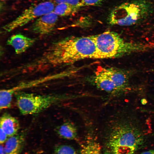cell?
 Here are the masks:
<instances>
[{"label":"cell","mask_w":154,"mask_h":154,"mask_svg":"<svg viewBox=\"0 0 154 154\" xmlns=\"http://www.w3.org/2000/svg\"><path fill=\"white\" fill-rule=\"evenodd\" d=\"M54 154H78L72 147L68 145H61L55 147Z\"/></svg>","instance_id":"15"},{"label":"cell","mask_w":154,"mask_h":154,"mask_svg":"<svg viewBox=\"0 0 154 154\" xmlns=\"http://www.w3.org/2000/svg\"><path fill=\"white\" fill-rule=\"evenodd\" d=\"M34 154V153H33V154Z\"/></svg>","instance_id":"23"},{"label":"cell","mask_w":154,"mask_h":154,"mask_svg":"<svg viewBox=\"0 0 154 154\" xmlns=\"http://www.w3.org/2000/svg\"><path fill=\"white\" fill-rule=\"evenodd\" d=\"M36 40L21 34L13 35L7 39L6 43L14 49L17 54H19L26 51L33 46Z\"/></svg>","instance_id":"10"},{"label":"cell","mask_w":154,"mask_h":154,"mask_svg":"<svg viewBox=\"0 0 154 154\" xmlns=\"http://www.w3.org/2000/svg\"><path fill=\"white\" fill-rule=\"evenodd\" d=\"M93 75L92 82L97 88L114 96H119L115 85L103 67H98Z\"/></svg>","instance_id":"9"},{"label":"cell","mask_w":154,"mask_h":154,"mask_svg":"<svg viewBox=\"0 0 154 154\" xmlns=\"http://www.w3.org/2000/svg\"><path fill=\"white\" fill-rule=\"evenodd\" d=\"M17 105L23 115H35L72 96L59 94L40 95L19 91L14 94Z\"/></svg>","instance_id":"5"},{"label":"cell","mask_w":154,"mask_h":154,"mask_svg":"<svg viewBox=\"0 0 154 154\" xmlns=\"http://www.w3.org/2000/svg\"><path fill=\"white\" fill-rule=\"evenodd\" d=\"M55 7L53 2L47 1L33 5L25 9L18 17L3 26V33L10 32L26 25L40 17L53 11Z\"/></svg>","instance_id":"6"},{"label":"cell","mask_w":154,"mask_h":154,"mask_svg":"<svg viewBox=\"0 0 154 154\" xmlns=\"http://www.w3.org/2000/svg\"><path fill=\"white\" fill-rule=\"evenodd\" d=\"M56 131L61 138L68 140L76 139L77 136V130L74 124L70 121H67L56 128Z\"/></svg>","instance_id":"13"},{"label":"cell","mask_w":154,"mask_h":154,"mask_svg":"<svg viewBox=\"0 0 154 154\" xmlns=\"http://www.w3.org/2000/svg\"><path fill=\"white\" fill-rule=\"evenodd\" d=\"M141 154H154V149L150 150L144 152Z\"/></svg>","instance_id":"21"},{"label":"cell","mask_w":154,"mask_h":154,"mask_svg":"<svg viewBox=\"0 0 154 154\" xmlns=\"http://www.w3.org/2000/svg\"><path fill=\"white\" fill-rule=\"evenodd\" d=\"M26 136L25 133L23 131L9 137L4 147L6 154H21L25 142Z\"/></svg>","instance_id":"11"},{"label":"cell","mask_w":154,"mask_h":154,"mask_svg":"<svg viewBox=\"0 0 154 154\" xmlns=\"http://www.w3.org/2000/svg\"><path fill=\"white\" fill-rule=\"evenodd\" d=\"M79 8L66 3L57 4L53 11L57 15L66 16L75 13Z\"/></svg>","instance_id":"14"},{"label":"cell","mask_w":154,"mask_h":154,"mask_svg":"<svg viewBox=\"0 0 154 154\" xmlns=\"http://www.w3.org/2000/svg\"><path fill=\"white\" fill-rule=\"evenodd\" d=\"M104 0H82L84 6H96L100 4Z\"/></svg>","instance_id":"18"},{"label":"cell","mask_w":154,"mask_h":154,"mask_svg":"<svg viewBox=\"0 0 154 154\" xmlns=\"http://www.w3.org/2000/svg\"><path fill=\"white\" fill-rule=\"evenodd\" d=\"M54 1L56 4L66 3L79 8L84 6L82 0H54Z\"/></svg>","instance_id":"17"},{"label":"cell","mask_w":154,"mask_h":154,"mask_svg":"<svg viewBox=\"0 0 154 154\" xmlns=\"http://www.w3.org/2000/svg\"><path fill=\"white\" fill-rule=\"evenodd\" d=\"M58 19V16L53 11L37 19L31 29L34 33L42 35L50 34L54 29Z\"/></svg>","instance_id":"8"},{"label":"cell","mask_w":154,"mask_h":154,"mask_svg":"<svg viewBox=\"0 0 154 154\" xmlns=\"http://www.w3.org/2000/svg\"><path fill=\"white\" fill-rule=\"evenodd\" d=\"M152 3L149 0H133L115 7L108 21L112 25L128 26L135 24L148 18L153 13Z\"/></svg>","instance_id":"4"},{"label":"cell","mask_w":154,"mask_h":154,"mask_svg":"<svg viewBox=\"0 0 154 154\" xmlns=\"http://www.w3.org/2000/svg\"><path fill=\"white\" fill-rule=\"evenodd\" d=\"M9 137L6 133L1 129H0V143L3 144L6 142Z\"/></svg>","instance_id":"19"},{"label":"cell","mask_w":154,"mask_h":154,"mask_svg":"<svg viewBox=\"0 0 154 154\" xmlns=\"http://www.w3.org/2000/svg\"><path fill=\"white\" fill-rule=\"evenodd\" d=\"M103 68L115 85L119 96H126L135 92V89L130 84L131 75L129 71L113 67Z\"/></svg>","instance_id":"7"},{"label":"cell","mask_w":154,"mask_h":154,"mask_svg":"<svg viewBox=\"0 0 154 154\" xmlns=\"http://www.w3.org/2000/svg\"><path fill=\"white\" fill-rule=\"evenodd\" d=\"M91 36L95 43L98 59L119 58L152 48L151 44L126 42L112 31Z\"/></svg>","instance_id":"3"},{"label":"cell","mask_w":154,"mask_h":154,"mask_svg":"<svg viewBox=\"0 0 154 154\" xmlns=\"http://www.w3.org/2000/svg\"><path fill=\"white\" fill-rule=\"evenodd\" d=\"M86 145L87 149V154H102L101 147L97 142L92 141Z\"/></svg>","instance_id":"16"},{"label":"cell","mask_w":154,"mask_h":154,"mask_svg":"<svg viewBox=\"0 0 154 154\" xmlns=\"http://www.w3.org/2000/svg\"><path fill=\"white\" fill-rule=\"evenodd\" d=\"M86 58L98 59L96 46L91 36L66 37L56 41L38 59L29 64L34 71L67 65Z\"/></svg>","instance_id":"1"},{"label":"cell","mask_w":154,"mask_h":154,"mask_svg":"<svg viewBox=\"0 0 154 154\" xmlns=\"http://www.w3.org/2000/svg\"><path fill=\"white\" fill-rule=\"evenodd\" d=\"M0 146V154H6L4 147L1 144Z\"/></svg>","instance_id":"22"},{"label":"cell","mask_w":154,"mask_h":154,"mask_svg":"<svg viewBox=\"0 0 154 154\" xmlns=\"http://www.w3.org/2000/svg\"><path fill=\"white\" fill-rule=\"evenodd\" d=\"M87 149L86 145L84 146L81 149L80 154H87Z\"/></svg>","instance_id":"20"},{"label":"cell","mask_w":154,"mask_h":154,"mask_svg":"<svg viewBox=\"0 0 154 154\" xmlns=\"http://www.w3.org/2000/svg\"><path fill=\"white\" fill-rule=\"evenodd\" d=\"M133 110L125 109L110 127L107 154H133L145 141L147 124Z\"/></svg>","instance_id":"2"},{"label":"cell","mask_w":154,"mask_h":154,"mask_svg":"<svg viewBox=\"0 0 154 154\" xmlns=\"http://www.w3.org/2000/svg\"><path fill=\"white\" fill-rule=\"evenodd\" d=\"M0 128L9 137L18 133L20 125L19 121L15 117L9 114L4 113L0 117Z\"/></svg>","instance_id":"12"}]
</instances>
